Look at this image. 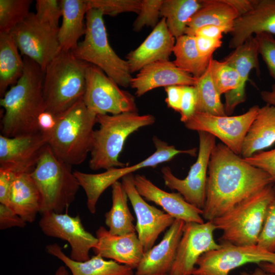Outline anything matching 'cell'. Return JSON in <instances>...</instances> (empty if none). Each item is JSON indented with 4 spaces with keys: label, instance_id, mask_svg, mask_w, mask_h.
<instances>
[{
    "label": "cell",
    "instance_id": "b9f144b4",
    "mask_svg": "<svg viewBox=\"0 0 275 275\" xmlns=\"http://www.w3.org/2000/svg\"><path fill=\"white\" fill-rule=\"evenodd\" d=\"M244 159L250 164L267 173L275 184V148L268 151H261Z\"/></svg>",
    "mask_w": 275,
    "mask_h": 275
},
{
    "label": "cell",
    "instance_id": "9c48e42d",
    "mask_svg": "<svg viewBox=\"0 0 275 275\" xmlns=\"http://www.w3.org/2000/svg\"><path fill=\"white\" fill-rule=\"evenodd\" d=\"M119 86L100 68L89 64L82 101L97 115L137 112L134 97Z\"/></svg>",
    "mask_w": 275,
    "mask_h": 275
},
{
    "label": "cell",
    "instance_id": "ac0fdd59",
    "mask_svg": "<svg viewBox=\"0 0 275 275\" xmlns=\"http://www.w3.org/2000/svg\"><path fill=\"white\" fill-rule=\"evenodd\" d=\"M134 183L140 195L147 201L153 202L174 219L185 223H204L202 210L187 202L179 193L167 192L153 183L144 175H134Z\"/></svg>",
    "mask_w": 275,
    "mask_h": 275
},
{
    "label": "cell",
    "instance_id": "8992f818",
    "mask_svg": "<svg viewBox=\"0 0 275 275\" xmlns=\"http://www.w3.org/2000/svg\"><path fill=\"white\" fill-rule=\"evenodd\" d=\"M31 175L40 194L42 214L67 210L80 187L72 166L58 158L48 144Z\"/></svg>",
    "mask_w": 275,
    "mask_h": 275
},
{
    "label": "cell",
    "instance_id": "7dc6e473",
    "mask_svg": "<svg viewBox=\"0 0 275 275\" xmlns=\"http://www.w3.org/2000/svg\"><path fill=\"white\" fill-rule=\"evenodd\" d=\"M167 97L166 102L168 106L176 112H180L183 94V86L174 85L165 87Z\"/></svg>",
    "mask_w": 275,
    "mask_h": 275
},
{
    "label": "cell",
    "instance_id": "2e32d148",
    "mask_svg": "<svg viewBox=\"0 0 275 275\" xmlns=\"http://www.w3.org/2000/svg\"><path fill=\"white\" fill-rule=\"evenodd\" d=\"M121 179L136 217L135 226L138 238L146 252L153 246L159 235L169 228L175 219L145 201L135 188L133 173Z\"/></svg>",
    "mask_w": 275,
    "mask_h": 275
},
{
    "label": "cell",
    "instance_id": "1f68e13d",
    "mask_svg": "<svg viewBox=\"0 0 275 275\" xmlns=\"http://www.w3.org/2000/svg\"><path fill=\"white\" fill-rule=\"evenodd\" d=\"M202 6V0H163L160 16L176 39L185 34L189 21Z\"/></svg>",
    "mask_w": 275,
    "mask_h": 275
},
{
    "label": "cell",
    "instance_id": "7a4b0ae2",
    "mask_svg": "<svg viewBox=\"0 0 275 275\" xmlns=\"http://www.w3.org/2000/svg\"><path fill=\"white\" fill-rule=\"evenodd\" d=\"M23 73L0 100L5 113L1 134L9 138L41 132L38 117L45 111L43 94L44 72L35 62L22 56Z\"/></svg>",
    "mask_w": 275,
    "mask_h": 275
},
{
    "label": "cell",
    "instance_id": "d6986e66",
    "mask_svg": "<svg viewBox=\"0 0 275 275\" xmlns=\"http://www.w3.org/2000/svg\"><path fill=\"white\" fill-rule=\"evenodd\" d=\"M258 56L256 39L252 36L222 60L233 67L239 76L237 88L225 95L226 115L232 114L235 108L246 100L245 86L251 71L255 69L258 76L260 75Z\"/></svg>",
    "mask_w": 275,
    "mask_h": 275
},
{
    "label": "cell",
    "instance_id": "8d00e7d4",
    "mask_svg": "<svg viewBox=\"0 0 275 275\" xmlns=\"http://www.w3.org/2000/svg\"><path fill=\"white\" fill-rule=\"evenodd\" d=\"M87 2L88 10L97 9L104 15L115 16L126 12L138 14L142 0H87Z\"/></svg>",
    "mask_w": 275,
    "mask_h": 275
},
{
    "label": "cell",
    "instance_id": "836d02e7",
    "mask_svg": "<svg viewBox=\"0 0 275 275\" xmlns=\"http://www.w3.org/2000/svg\"><path fill=\"white\" fill-rule=\"evenodd\" d=\"M197 93V112L216 116H225L224 104L216 90L209 65L204 74L197 79L194 86Z\"/></svg>",
    "mask_w": 275,
    "mask_h": 275
},
{
    "label": "cell",
    "instance_id": "11a10c76",
    "mask_svg": "<svg viewBox=\"0 0 275 275\" xmlns=\"http://www.w3.org/2000/svg\"><path fill=\"white\" fill-rule=\"evenodd\" d=\"M54 275H69V272L64 266H60L56 270Z\"/></svg>",
    "mask_w": 275,
    "mask_h": 275
},
{
    "label": "cell",
    "instance_id": "4fadbf2b",
    "mask_svg": "<svg viewBox=\"0 0 275 275\" xmlns=\"http://www.w3.org/2000/svg\"><path fill=\"white\" fill-rule=\"evenodd\" d=\"M259 108L255 105L246 112L234 116L196 112L184 124L188 129L205 132L218 138L224 145L240 155L245 136Z\"/></svg>",
    "mask_w": 275,
    "mask_h": 275
},
{
    "label": "cell",
    "instance_id": "30bf717a",
    "mask_svg": "<svg viewBox=\"0 0 275 275\" xmlns=\"http://www.w3.org/2000/svg\"><path fill=\"white\" fill-rule=\"evenodd\" d=\"M198 157L187 176L184 179L177 178L169 167H163L161 171L166 186L178 191L187 202L203 210L206 201L208 164L216 144L215 138L212 135L202 131L198 132Z\"/></svg>",
    "mask_w": 275,
    "mask_h": 275
},
{
    "label": "cell",
    "instance_id": "60d3db41",
    "mask_svg": "<svg viewBox=\"0 0 275 275\" xmlns=\"http://www.w3.org/2000/svg\"><path fill=\"white\" fill-rule=\"evenodd\" d=\"M254 36L259 54L265 63L270 75L275 80V38L273 35L267 33Z\"/></svg>",
    "mask_w": 275,
    "mask_h": 275
},
{
    "label": "cell",
    "instance_id": "d4e9b609",
    "mask_svg": "<svg viewBox=\"0 0 275 275\" xmlns=\"http://www.w3.org/2000/svg\"><path fill=\"white\" fill-rule=\"evenodd\" d=\"M41 205L40 194L31 173L17 174L8 206L26 223H33L40 212Z\"/></svg>",
    "mask_w": 275,
    "mask_h": 275
},
{
    "label": "cell",
    "instance_id": "681fc988",
    "mask_svg": "<svg viewBox=\"0 0 275 275\" xmlns=\"http://www.w3.org/2000/svg\"><path fill=\"white\" fill-rule=\"evenodd\" d=\"M57 116L52 113L44 111L38 117V125L41 132L45 134L50 133L54 128Z\"/></svg>",
    "mask_w": 275,
    "mask_h": 275
},
{
    "label": "cell",
    "instance_id": "f6af8a7d",
    "mask_svg": "<svg viewBox=\"0 0 275 275\" xmlns=\"http://www.w3.org/2000/svg\"><path fill=\"white\" fill-rule=\"evenodd\" d=\"M196 45L200 55L203 58L210 60L213 52L219 48L222 44L220 39H215L202 36H194Z\"/></svg>",
    "mask_w": 275,
    "mask_h": 275
},
{
    "label": "cell",
    "instance_id": "ee69618b",
    "mask_svg": "<svg viewBox=\"0 0 275 275\" xmlns=\"http://www.w3.org/2000/svg\"><path fill=\"white\" fill-rule=\"evenodd\" d=\"M19 215L8 206L0 203V229L5 230L12 227L24 228L26 225Z\"/></svg>",
    "mask_w": 275,
    "mask_h": 275
},
{
    "label": "cell",
    "instance_id": "52a82bcc",
    "mask_svg": "<svg viewBox=\"0 0 275 275\" xmlns=\"http://www.w3.org/2000/svg\"><path fill=\"white\" fill-rule=\"evenodd\" d=\"M103 15L97 9L87 11L84 39L71 51L77 58L100 68L119 86L127 88L132 78L128 63L110 45Z\"/></svg>",
    "mask_w": 275,
    "mask_h": 275
},
{
    "label": "cell",
    "instance_id": "83f0119b",
    "mask_svg": "<svg viewBox=\"0 0 275 275\" xmlns=\"http://www.w3.org/2000/svg\"><path fill=\"white\" fill-rule=\"evenodd\" d=\"M275 143V106L260 107L245 136L241 155L244 158L270 147Z\"/></svg>",
    "mask_w": 275,
    "mask_h": 275
},
{
    "label": "cell",
    "instance_id": "c3c4849f",
    "mask_svg": "<svg viewBox=\"0 0 275 275\" xmlns=\"http://www.w3.org/2000/svg\"><path fill=\"white\" fill-rule=\"evenodd\" d=\"M231 30L226 27L205 25L197 29L193 36H199L209 38L222 40L224 34L230 33Z\"/></svg>",
    "mask_w": 275,
    "mask_h": 275
},
{
    "label": "cell",
    "instance_id": "74e56055",
    "mask_svg": "<svg viewBox=\"0 0 275 275\" xmlns=\"http://www.w3.org/2000/svg\"><path fill=\"white\" fill-rule=\"evenodd\" d=\"M163 0H142L138 15L133 23V30L139 32L145 26L154 28L159 22Z\"/></svg>",
    "mask_w": 275,
    "mask_h": 275
},
{
    "label": "cell",
    "instance_id": "6da1fadb",
    "mask_svg": "<svg viewBox=\"0 0 275 275\" xmlns=\"http://www.w3.org/2000/svg\"><path fill=\"white\" fill-rule=\"evenodd\" d=\"M271 184L272 181L265 172L247 162L223 143L216 144L208 164L202 216L212 221Z\"/></svg>",
    "mask_w": 275,
    "mask_h": 275
},
{
    "label": "cell",
    "instance_id": "5bb4252c",
    "mask_svg": "<svg viewBox=\"0 0 275 275\" xmlns=\"http://www.w3.org/2000/svg\"><path fill=\"white\" fill-rule=\"evenodd\" d=\"M39 226L47 236L60 238L70 245V258L77 261L90 258L89 253L98 239L86 230L79 215L71 216L67 212H49L42 214Z\"/></svg>",
    "mask_w": 275,
    "mask_h": 275
},
{
    "label": "cell",
    "instance_id": "f546056e",
    "mask_svg": "<svg viewBox=\"0 0 275 275\" xmlns=\"http://www.w3.org/2000/svg\"><path fill=\"white\" fill-rule=\"evenodd\" d=\"M10 33H0V95L14 85L22 76L24 63Z\"/></svg>",
    "mask_w": 275,
    "mask_h": 275
},
{
    "label": "cell",
    "instance_id": "f5cc1de1",
    "mask_svg": "<svg viewBox=\"0 0 275 275\" xmlns=\"http://www.w3.org/2000/svg\"><path fill=\"white\" fill-rule=\"evenodd\" d=\"M241 275H275L273 273L265 271L260 266L256 267L252 272L243 271L241 273Z\"/></svg>",
    "mask_w": 275,
    "mask_h": 275
},
{
    "label": "cell",
    "instance_id": "bcb514c9",
    "mask_svg": "<svg viewBox=\"0 0 275 275\" xmlns=\"http://www.w3.org/2000/svg\"><path fill=\"white\" fill-rule=\"evenodd\" d=\"M16 174L0 168V203L8 205L11 186Z\"/></svg>",
    "mask_w": 275,
    "mask_h": 275
},
{
    "label": "cell",
    "instance_id": "f35d334b",
    "mask_svg": "<svg viewBox=\"0 0 275 275\" xmlns=\"http://www.w3.org/2000/svg\"><path fill=\"white\" fill-rule=\"evenodd\" d=\"M35 13L37 19L55 30H59V21L62 16L60 1L58 0H37Z\"/></svg>",
    "mask_w": 275,
    "mask_h": 275
},
{
    "label": "cell",
    "instance_id": "cb8c5ba5",
    "mask_svg": "<svg viewBox=\"0 0 275 275\" xmlns=\"http://www.w3.org/2000/svg\"><path fill=\"white\" fill-rule=\"evenodd\" d=\"M262 33L275 35V0H256L251 10L238 17L228 46L235 49L253 35Z\"/></svg>",
    "mask_w": 275,
    "mask_h": 275
},
{
    "label": "cell",
    "instance_id": "4dcf8cb0",
    "mask_svg": "<svg viewBox=\"0 0 275 275\" xmlns=\"http://www.w3.org/2000/svg\"><path fill=\"white\" fill-rule=\"evenodd\" d=\"M111 187L112 205L104 215L108 231L117 235L135 232L134 218L128 206V198L122 183L118 181Z\"/></svg>",
    "mask_w": 275,
    "mask_h": 275
},
{
    "label": "cell",
    "instance_id": "44dd1931",
    "mask_svg": "<svg viewBox=\"0 0 275 275\" xmlns=\"http://www.w3.org/2000/svg\"><path fill=\"white\" fill-rule=\"evenodd\" d=\"M97 244L92 249L95 255L110 259L136 269L145 253L135 232L123 235H113L103 226L96 232Z\"/></svg>",
    "mask_w": 275,
    "mask_h": 275
},
{
    "label": "cell",
    "instance_id": "e575fe53",
    "mask_svg": "<svg viewBox=\"0 0 275 275\" xmlns=\"http://www.w3.org/2000/svg\"><path fill=\"white\" fill-rule=\"evenodd\" d=\"M32 0H0V33H10L31 13Z\"/></svg>",
    "mask_w": 275,
    "mask_h": 275
},
{
    "label": "cell",
    "instance_id": "ab89813d",
    "mask_svg": "<svg viewBox=\"0 0 275 275\" xmlns=\"http://www.w3.org/2000/svg\"><path fill=\"white\" fill-rule=\"evenodd\" d=\"M257 245L269 252L275 253V184L273 198L268 207Z\"/></svg>",
    "mask_w": 275,
    "mask_h": 275
},
{
    "label": "cell",
    "instance_id": "d6a6232c",
    "mask_svg": "<svg viewBox=\"0 0 275 275\" xmlns=\"http://www.w3.org/2000/svg\"><path fill=\"white\" fill-rule=\"evenodd\" d=\"M173 53L175 57L173 61L175 65L196 79L206 71L211 60H206L200 55L195 37L186 34L176 39Z\"/></svg>",
    "mask_w": 275,
    "mask_h": 275
},
{
    "label": "cell",
    "instance_id": "d590c367",
    "mask_svg": "<svg viewBox=\"0 0 275 275\" xmlns=\"http://www.w3.org/2000/svg\"><path fill=\"white\" fill-rule=\"evenodd\" d=\"M211 76L217 91L221 95L235 90L239 84V76L236 69L223 60L212 58L209 63Z\"/></svg>",
    "mask_w": 275,
    "mask_h": 275
},
{
    "label": "cell",
    "instance_id": "db71d44e",
    "mask_svg": "<svg viewBox=\"0 0 275 275\" xmlns=\"http://www.w3.org/2000/svg\"><path fill=\"white\" fill-rule=\"evenodd\" d=\"M259 264L265 271L275 274V265H271L266 262L261 263Z\"/></svg>",
    "mask_w": 275,
    "mask_h": 275
},
{
    "label": "cell",
    "instance_id": "816d5d0a",
    "mask_svg": "<svg viewBox=\"0 0 275 275\" xmlns=\"http://www.w3.org/2000/svg\"><path fill=\"white\" fill-rule=\"evenodd\" d=\"M262 99L267 104L275 106V84L269 90H263L260 93Z\"/></svg>",
    "mask_w": 275,
    "mask_h": 275
},
{
    "label": "cell",
    "instance_id": "9f6ffc18",
    "mask_svg": "<svg viewBox=\"0 0 275 275\" xmlns=\"http://www.w3.org/2000/svg\"><path fill=\"white\" fill-rule=\"evenodd\" d=\"M133 275H137V274H133ZM151 275H167V274H151Z\"/></svg>",
    "mask_w": 275,
    "mask_h": 275
},
{
    "label": "cell",
    "instance_id": "f907efd6",
    "mask_svg": "<svg viewBox=\"0 0 275 275\" xmlns=\"http://www.w3.org/2000/svg\"><path fill=\"white\" fill-rule=\"evenodd\" d=\"M237 11L238 17L251 10L256 0H226Z\"/></svg>",
    "mask_w": 275,
    "mask_h": 275
},
{
    "label": "cell",
    "instance_id": "e0dca14e",
    "mask_svg": "<svg viewBox=\"0 0 275 275\" xmlns=\"http://www.w3.org/2000/svg\"><path fill=\"white\" fill-rule=\"evenodd\" d=\"M42 132L13 138L0 135V168L15 174L31 173L47 145Z\"/></svg>",
    "mask_w": 275,
    "mask_h": 275
},
{
    "label": "cell",
    "instance_id": "4316f807",
    "mask_svg": "<svg viewBox=\"0 0 275 275\" xmlns=\"http://www.w3.org/2000/svg\"><path fill=\"white\" fill-rule=\"evenodd\" d=\"M62 21L58 33L61 51H72L86 33L84 19L88 10L87 0H60Z\"/></svg>",
    "mask_w": 275,
    "mask_h": 275
},
{
    "label": "cell",
    "instance_id": "9a60e30c",
    "mask_svg": "<svg viewBox=\"0 0 275 275\" xmlns=\"http://www.w3.org/2000/svg\"><path fill=\"white\" fill-rule=\"evenodd\" d=\"M216 230L212 221L185 223L176 258L168 275H193L199 258L221 247L213 237Z\"/></svg>",
    "mask_w": 275,
    "mask_h": 275
},
{
    "label": "cell",
    "instance_id": "603a6c76",
    "mask_svg": "<svg viewBox=\"0 0 275 275\" xmlns=\"http://www.w3.org/2000/svg\"><path fill=\"white\" fill-rule=\"evenodd\" d=\"M176 39L170 32L166 19L161 18L157 25L135 49L126 56L131 74L151 63L169 60Z\"/></svg>",
    "mask_w": 275,
    "mask_h": 275
},
{
    "label": "cell",
    "instance_id": "ffe728a7",
    "mask_svg": "<svg viewBox=\"0 0 275 275\" xmlns=\"http://www.w3.org/2000/svg\"><path fill=\"white\" fill-rule=\"evenodd\" d=\"M197 79L170 60L157 61L141 69L132 77L130 86L140 97L151 90L170 86H195Z\"/></svg>",
    "mask_w": 275,
    "mask_h": 275
},
{
    "label": "cell",
    "instance_id": "ba28073f",
    "mask_svg": "<svg viewBox=\"0 0 275 275\" xmlns=\"http://www.w3.org/2000/svg\"><path fill=\"white\" fill-rule=\"evenodd\" d=\"M271 184L212 221L222 230L221 242L238 245H257L273 196Z\"/></svg>",
    "mask_w": 275,
    "mask_h": 275
},
{
    "label": "cell",
    "instance_id": "7bdbcfd3",
    "mask_svg": "<svg viewBox=\"0 0 275 275\" xmlns=\"http://www.w3.org/2000/svg\"><path fill=\"white\" fill-rule=\"evenodd\" d=\"M197 96L194 86H183L180 111V120L184 123L197 112Z\"/></svg>",
    "mask_w": 275,
    "mask_h": 275
},
{
    "label": "cell",
    "instance_id": "8fae6325",
    "mask_svg": "<svg viewBox=\"0 0 275 275\" xmlns=\"http://www.w3.org/2000/svg\"><path fill=\"white\" fill-rule=\"evenodd\" d=\"M58 31L40 22L35 13L28 17L10 33L20 54L37 63L44 72L49 63L61 51Z\"/></svg>",
    "mask_w": 275,
    "mask_h": 275
},
{
    "label": "cell",
    "instance_id": "5b68a950",
    "mask_svg": "<svg viewBox=\"0 0 275 275\" xmlns=\"http://www.w3.org/2000/svg\"><path fill=\"white\" fill-rule=\"evenodd\" d=\"M155 121L152 115H140L132 112L97 115L99 127L94 131L90 168L96 171L126 166L119 161V157L127 138L140 128L151 125Z\"/></svg>",
    "mask_w": 275,
    "mask_h": 275
},
{
    "label": "cell",
    "instance_id": "277c9868",
    "mask_svg": "<svg viewBox=\"0 0 275 275\" xmlns=\"http://www.w3.org/2000/svg\"><path fill=\"white\" fill-rule=\"evenodd\" d=\"M89 64L77 58L71 51H61L49 63L43 83L45 111L57 116L82 98Z\"/></svg>",
    "mask_w": 275,
    "mask_h": 275
},
{
    "label": "cell",
    "instance_id": "7c38bea8",
    "mask_svg": "<svg viewBox=\"0 0 275 275\" xmlns=\"http://www.w3.org/2000/svg\"><path fill=\"white\" fill-rule=\"evenodd\" d=\"M220 244L219 248L208 251L199 258L193 275H229L231 270L250 263L275 265V253L257 245Z\"/></svg>",
    "mask_w": 275,
    "mask_h": 275
},
{
    "label": "cell",
    "instance_id": "3957f363",
    "mask_svg": "<svg viewBox=\"0 0 275 275\" xmlns=\"http://www.w3.org/2000/svg\"><path fill=\"white\" fill-rule=\"evenodd\" d=\"M97 115L82 101L57 116L56 124L47 136V144L55 156L71 166L82 163L90 153Z\"/></svg>",
    "mask_w": 275,
    "mask_h": 275
},
{
    "label": "cell",
    "instance_id": "484cf974",
    "mask_svg": "<svg viewBox=\"0 0 275 275\" xmlns=\"http://www.w3.org/2000/svg\"><path fill=\"white\" fill-rule=\"evenodd\" d=\"M46 251L62 261L71 271L72 275H133L130 267L112 260H106L95 255L85 261L72 260L63 251L57 243L46 245Z\"/></svg>",
    "mask_w": 275,
    "mask_h": 275
},
{
    "label": "cell",
    "instance_id": "7402d4cb",
    "mask_svg": "<svg viewBox=\"0 0 275 275\" xmlns=\"http://www.w3.org/2000/svg\"><path fill=\"white\" fill-rule=\"evenodd\" d=\"M185 223L175 219L157 245L145 252L135 274L168 275L175 261Z\"/></svg>",
    "mask_w": 275,
    "mask_h": 275
},
{
    "label": "cell",
    "instance_id": "f1b7e54d",
    "mask_svg": "<svg viewBox=\"0 0 275 275\" xmlns=\"http://www.w3.org/2000/svg\"><path fill=\"white\" fill-rule=\"evenodd\" d=\"M203 6L189 21L185 34L193 36L198 28L205 25L224 26L231 32L238 17L236 10L226 0H202Z\"/></svg>",
    "mask_w": 275,
    "mask_h": 275
}]
</instances>
